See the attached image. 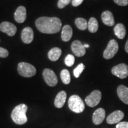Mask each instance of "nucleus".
I'll return each mask as SVG.
<instances>
[{"mask_svg": "<svg viewBox=\"0 0 128 128\" xmlns=\"http://www.w3.org/2000/svg\"><path fill=\"white\" fill-rule=\"evenodd\" d=\"M35 24L40 32L46 34L56 33L62 27L61 21L57 17H39L36 20Z\"/></svg>", "mask_w": 128, "mask_h": 128, "instance_id": "obj_1", "label": "nucleus"}, {"mask_svg": "<svg viewBox=\"0 0 128 128\" xmlns=\"http://www.w3.org/2000/svg\"><path fill=\"white\" fill-rule=\"evenodd\" d=\"M28 106L25 104H20L16 107L12 113V118L15 124H23L28 122L26 112Z\"/></svg>", "mask_w": 128, "mask_h": 128, "instance_id": "obj_2", "label": "nucleus"}, {"mask_svg": "<svg viewBox=\"0 0 128 128\" xmlns=\"http://www.w3.org/2000/svg\"><path fill=\"white\" fill-rule=\"evenodd\" d=\"M68 106L72 111L80 113L85 109V104L82 99L77 95L71 96L68 100Z\"/></svg>", "mask_w": 128, "mask_h": 128, "instance_id": "obj_3", "label": "nucleus"}, {"mask_svg": "<svg viewBox=\"0 0 128 128\" xmlns=\"http://www.w3.org/2000/svg\"><path fill=\"white\" fill-rule=\"evenodd\" d=\"M18 72L21 76L29 78L36 74V70L31 64L26 62H20L18 65Z\"/></svg>", "mask_w": 128, "mask_h": 128, "instance_id": "obj_4", "label": "nucleus"}, {"mask_svg": "<svg viewBox=\"0 0 128 128\" xmlns=\"http://www.w3.org/2000/svg\"><path fill=\"white\" fill-rule=\"evenodd\" d=\"M119 50V44L116 40H110L107 48L103 52V58L106 60H110L114 56Z\"/></svg>", "mask_w": 128, "mask_h": 128, "instance_id": "obj_5", "label": "nucleus"}, {"mask_svg": "<svg viewBox=\"0 0 128 128\" xmlns=\"http://www.w3.org/2000/svg\"><path fill=\"white\" fill-rule=\"evenodd\" d=\"M102 99V92L99 90H94L85 99V102L91 108L97 106Z\"/></svg>", "mask_w": 128, "mask_h": 128, "instance_id": "obj_6", "label": "nucleus"}, {"mask_svg": "<svg viewBox=\"0 0 128 128\" xmlns=\"http://www.w3.org/2000/svg\"><path fill=\"white\" fill-rule=\"evenodd\" d=\"M112 73L120 79H124L128 76V66L125 64H120L112 69Z\"/></svg>", "mask_w": 128, "mask_h": 128, "instance_id": "obj_7", "label": "nucleus"}, {"mask_svg": "<svg viewBox=\"0 0 128 128\" xmlns=\"http://www.w3.org/2000/svg\"><path fill=\"white\" fill-rule=\"evenodd\" d=\"M43 77L46 84L50 87H54L58 84V78L55 73L50 69H44L43 71Z\"/></svg>", "mask_w": 128, "mask_h": 128, "instance_id": "obj_8", "label": "nucleus"}, {"mask_svg": "<svg viewBox=\"0 0 128 128\" xmlns=\"http://www.w3.org/2000/svg\"><path fill=\"white\" fill-rule=\"evenodd\" d=\"M0 31L6 33L9 36H13L17 32V28L10 22H4L0 24Z\"/></svg>", "mask_w": 128, "mask_h": 128, "instance_id": "obj_9", "label": "nucleus"}, {"mask_svg": "<svg viewBox=\"0 0 128 128\" xmlns=\"http://www.w3.org/2000/svg\"><path fill=\"white\" fill-rule=\"evenodd\" d=\"M71 49L75 55L77 57H81L86 54V48L84 44L79 40H75L71 44Z\"/></svg>", "mask_w": 128, "mask_h": 128, "instance_id": "obj_10", "label": "nucleus"}, {"mask_svg": "<svg viewBox=\"0 0 128 128\" xmlns=\"http://www.w3.org/2000/svg\"><path fill=\"white\" fill-rule=\"evenodd\" d=\"M124 113L120 110H116L108 115L106 118V122L108 124H118L124 119Z\"/></svg>", "mask_w": 128, "mask_h": 128, "instance_id": "obj_11", "label": "nucleus"}, {"mask_svg": "<svg viewBox=\"0 0 128 128\" xmlns=\"http://www.w3.org/2000/svg\"><path fill=\"white\" fill-rule=\"evenodd\" d=\"M34 38V32L32 28L26 27L22 30V39L26 44H29L32 42Z\"/></svg>", "mask_w": 128, "mask_h": 128, "instance_id": "obj_12", "label": "nucleus"}, {"mask_svg": "<svg viewBox=\"0 0 128 128\" xmlns=\"http://www.w3.org/2000/svg\"><path fill=\"white\" fill-rule=\"evenodd\" d=\"M106 112L104 108H99L94 112L92 115V122L96 125L102 124L105 119Z\"/></svg>", "mask_w": 128, "mask_h": 128, "instance_id": "obj_13", "label": "nucleus"}, {"mask_svg": "<svg viewBox=\"0 0 128 128\" xmlns=\"http://www.w3.org/2000/svg\"><path fill=\"white\" fill-rule=\"evenodd\" d=\"M14 19L17 23H23L26 19V10L24 6L17 8L14 13Z\"/></svg>", "mask_w": 128, "mask_h": 128, "instance_id": "obj_14", "label": "nucleus"}, {"mask_svg": "<svg viewBox=\"0 0 128 128\" xmlns=\"http://www.w3.org/2000/svg\"><path fill=\"white\" fill-rule=\"evenodd\" d=\"M117 93L122 102L128 104V88L124 85H120L118 87Z\"/></svg>", "mask_w": 128, "mask_h": 128, "instance_id": "obj_15", "label": "nucleus"}, {"mask_svg": "<svg viewBox=\"0 0 128 128\" xmlns=\"http://www.w3.org/2000/svg\"><path fill=\"white\" fill-rule=\"evenodd\" d=\"M102 20L105 25L108 26H113L114 25V17L110 11H105L102 14Z\"/></svg>", "mask_w": 128, "mask_h": 128, "instance_id": "obj_16", "label": "nucleus"}, {"mask_svg": "<svg viewBox=\"0 0 128 128\" xmlns=\"http://www.w3.org/2000/svg\"><path fill=\"white\" fill-rule=\"evenodd\" d=\"M66 99V92L64 91H61L57 94L56 96L55 102H54V104H55V107L57 108H62L64 106V104L65 103V101Z\"/></svg>", "mask_w": 128, "mask_h": 128, "instance_id": "obj_17", "label": "nucleus"}, {"mask_svg": "<svg viewBox=\"0 0 128 128\" xmlns=\"http://www.w3.org/2000/svg\"><path fill=\"white\" fill-rule=\"evenodd\" d=\"M72 28L70 25H65L62 28L61 38L64 42H68L71 40L72 36Z\"/></svg>", "mask_w": 128, "mask_h": 128, "instance_id": "obj_18", "label": "nucleus"}, {"mask_svg": "<svg viewBox=\"0 0 128 128\" xmlns=\"http://www.w3.org/2000/svg\"><path fill=\"white\" fill-rule=\"evenodd\" d=\"M62 54V50L60 48L55 47L52 48L48 52V56L51 61H56L59 60Z\"/></svg>", "mask_w": 128, "mask_h": 128, "instance_id": "obj_19", "label": "nucleus"}, {"mask_svg": "<svg viewBox=\"0 0 128 128\" xmlns=\"http://www.w3.org/2000/svg\"><path fill=\"white\" fill-rule=\"evenodd\" d=\"M114 34L120 39H124L126 36V28L122 23H118L114 28Z\"/></svg>", "mask_w": 128, "mask_h": 128, "instance_id": "obj_20", "label": "nucleus"}, {"mask_svg": "<svg viewBox=\"0 0 128 128\" xmlns=\"http://www.w3.org/2000/svg\"><path fill=\"white\" fill-rule=\"evenodd\" d=\"M88 28L91 33H96L98 30V23L97 19L94 17H92L89 20L88 23Z\"/></svg>", "mask_w": 128, "mask_h": 128, "instance_id": "obj_21", "label": "nucleus"}, {"mask_svg": "<svg viewBox=\"0 0 128 128\" xmlns=\"http://www.w3.org/2000/svg\"><path fill=\"white\" fill-rule=\"evenodd\" d=\"M76 27L81 30H85L88 28V22L83 18H77L75 21Z\"/></svg>", "mask_w": 128, "mask_h": 128, "instance_id": "obj_22", "label": "nucleus"}, {"mask_svg": "<svg viewBox=\"0 0 128 128\" xmlns=\"http://www.w3.org/2000/svg\"><path fill=\"white\" fill-rule=\"evenodd\" d=\"M60 78L64 84H68L71 82V76L68 70L64 69L60 72Z\"/></svg>", "mask_w": 128, "mask_h": 128, "instance_id": "obj_23", "label": "nucleus"}, {"mask_svg": "<svg viewBox=\"0 0 128 128\" xmlns=\"http://www.w3.org/2000/svg\"><path fill=\"white\" fill-rule=\"evenodd\" d=\"M85 68V66L83 64H80L76 67L74 70V75L75 77L78 78L81 75V74L82 72Z\"/></svg>", "mask_w": 128, "mask_h": 128, "instance_id": "obj_24", "label": "nucleus"}, {"mask_svg": "<svg viewBox=\"0 0 128 128\" xmlns=\"http://www.w3.org/2000/svg\"><path fill=\"white\" fill-rule=\"evenodd\" d=\"M75 58L74 55L71 54H69L65 58V63L66 66H72L74 64Z\"/></svg>", "mask_w": 128, "mask_h": 128, "instance_id": "obj_25", "label": "nucleus"}, {"mask_svg": "<svg viewBox=\"0 0 128 128\" xmlns=\"http://www.w3.org/2000/svg\"><path fill=\"white\" fill-rule=\"evenodd\" d=\"M71 0H59L58 2V7L60 8H63L71 2Z\"/></svg>", "mask_w": 128, "mask_h": 128, "instance_id": "obj_26", "label": "nucleus"}, {"mask_svg": "<svg viewBox=\"0 0 128 128\" xmlns=\"http://www.w3.org/2000/svg\"><path fill=\"white\" fill-rule=\"evenodd\" d=\"M8 51L5 48L0 47V58H6L8 56Z\"/></svg>", "mask_w": 128, "mask_h": 128, "instance_id": "obj_27", "label": "nucleus"}, {"mask_svg": "<svg viewBox=\"0 0 128 128\" xmlns=\"http://www.w3.org/2000/svg\"><path fill=\"white\" fill-rule=\"evenodd\" d=\"M114 2L120 6H126L128 5V0H113Z\"/></svg>", "mask_w": 128, "mask_h": 128, "instance_id": "obj_28", "label": "nucleus"}, {"mask_svg": "<svg viewBox=\"0 0 128 128\" xmlns=\"http://www.w3.org/2000/svg\"><path fill=\"white\" fill-rule=\"evenodd\" d=\"M116 128H128V122H122L117 124Z\"/></svg>", "mask_w": 128, "mask_h": 128, "instance_id": "obj_29", "label": "nucleus"}, {"mask_svg": "<svg viewBox=\"0 0 128 128\" xmlns=\"http://www.w3.org/2000/svg\"><path fill=\"white\" fill-rule=\"evenodd\" d=\"M84 0H72V4L74 7H78L80 5L82 4Z\"/></svg>", "mask_w": 128, "mask_h": 128, "instance_id": "obj_30", "label": "nucleus"}, {"mask_svg": "<svg viewBox=\"0 0 128 128\" xmlns=\"http://www.w3.org/2000/svg\"><path fill=\"white\" fill-rule=\"evenodd\" d=\"M124 49H125V51L128 54V39L127 42H126V44H125V46H124Z\"/></svg>", "mask_w": 128, "mask_h": 128, "instance_id": "obj_31", "label": "nucleus"}, {"mask_svg": "<svg viewBox=\"0 0 128 128\" xmlns=\"http://www.w3.org/2000/svg\"><path fill=\"white\" fill-rule=\"evenodd\" d=\"M84 46L85 47V48H89V44H84Z\"/></svg>", "mask_w": 128, "mask_h": 128, "instance_id": "obj_32", "label": "nucleus"}]
</instances>
